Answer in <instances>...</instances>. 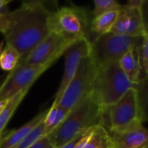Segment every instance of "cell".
<instances>
[{
	"instance_id": "obj_20",
	"label": "cell",
	"mask_w": 148,
	"mask_h": 148,
	"mask_svg": "<svg viewBox=\"0 0 148 148\" xmlns=\"http://www.w3.org/2000/svg\"><path fill=\"white\" fill-rule=\"evenodd\" d=\"M139 56V62L142 73L143 81L147 79L148 71V35H146L142 38V42L137 49Z\"/></svg>"
},
{
	"instance_id": "obj_23",
	"label": "cell",
	"mask_w": 148,
	"mask_h": 148,
	"mask_svg": "<svg viewBox=\"0 0 148 148\" xmlns=\"http://www.w3.org/2000/svg\"><path fill=\"white\" fill-rule=\"evenodd\" d=\"M112 147V144H111V140L107 141L106 143H104L102 146H101L100 147L98 148H111Z\"/></svg>"
},
{
	"instance_id": "obj_25",
	"label": "cell",
	"mask_w": 148,
	"mask_h": 148,
	"mask_svg": "<svg viewBox=\"0 0 148 148\" xmlns=\"http://www.w3.org/2000/svg\"><path fill=\"white\" fill-rule=\"evenodd\" d=\"M111 148H112V147H111Z\"/></svg>"
},
{
	"instance_id": "obj_15",
	"label": "cell",
	"mask_w": 148,
	"mask_h": 148,
	"mask_svg": "<svg viewBox=\"0 0 148 148\" xmlns=\"http://www.w3.org/2000/svg\"><path fill=\"white\" fill-rule=\"evenodd\" d=\"M69 112L64 110L58 104H52L49 110L47 111L43 124L44 135H49L56 130L66 119Z\"/></svg>"
},
{
	"instance_id": "obj_13",
	"label": "cell",
	"mask_w": 148,
	"mask_h": 148,
	"mask_svg": "<svg viewBox=\"0 0 148 148\" xmlns=\"http://www.w3.org/2000/svg\"><path fill=\"white\" fill-rule=\"evenodd\" d=\"M47 110L39 113L31 121L23 125V127L11 131L10 133L2 135L0 138V148H10L20 142L26 135H28L41 121H42L46 116Z\"/></svg>"
},
{
	"instance_id": "obj_3",
	"label": "cell",
	"mask_w": 148,
	"mask_h": 148,
	"mask_svg": "<svg viewBox=\"0 0 148 148\" xmlns=\"http://www.w3.org/2000/svg\"><path fill=\"white\" fill-rule=\"evenodd\" d=\"M121 70L119 62L97 67L92 94L104 114L131 88H136Z\"/></svg>"
},
{
	"instance_id": "obj_22",
	"label": "cell",
	"mask_w": 148,
	"mask_h": 148,
	"mask_svg": "<svg viewBox=\"0 0 148 148\" xmlns=\"http://www.w3.org/2000/svg\"><path fill=\"white\" fill-rule=\"evenodd\" d=\"M9 100H3V101H0V114L2 113V111L4 109V108L6 107L7 103H8Z\"/></svg>"
},
{
	"instance_id": "obj_18",
	"label": "cell",
	"mask_w": 148,
	"mask_h": 148,
	"mask_svg": "<svg viewBox=\"0 0 148 148\" xmlns=\"http://www.w3.org/2000/svg\"><path fill=\"white\" fill-rule=\"evenodd\" d=\"M21 59L20 55L9 45H6L0 53V68L5 71L13 70Z\"/></svg>"
},
{
	"instance_id": "obj_14",
	"label": "cell",
	"mask_w": 148,
	"mask_h": 148,
	"mask_svg": "<svg viewBox=\"0 0 148 148\" xmlns=\"http://www.w3.org/2000/svg\"><path fill=\"white\" fill-rule=\"evenodd\" d=\"M137 49L129 50L119 61L121 70L127 79L134 85H139L143 82Z\"/></svg>"
},
{
	"instance_id": "obj_10",
	"label": "cell",
	"mask_w": 148,
	"mask_h": 148,
	"mask_svg": "<svg viewBox=\"0 0 148 148\" xmlns=\"http://www.w3.org/2000/svg\"><path fill=\"white\" fill-rule=\"evenodd\" d=\"M50 65L17 64L0 86V101L10 100L19 92L30 88L35 81Z\"/></svg>"
},
{
	"instance_id": "obj_6",
	"label": "cell",
	"mask_w": 148,
	"mask_h": 148,
	"mask_svg": "<svg viewBox=\"0 0 148 148\" xmlns=\"http://www.w3.org/2000/svg\"><path fill=\"white\" fill-rule=\"evenodd\" d=\"M108 133H117L142 123L140 96L137 88H129L108 110Z\"/></svg>"
},
{
	"instance_id": "obj_11",
	"label": "cell",
	"mask_w": 148,
	"mask_h": 148,
	"mask_svg": "<svg viewBox=\"0 0 148 148\" xmlns=\"http://www.w3.org/2000/svg\"><path fill=\"white\" fill-rule=\"evenodd\" d=\"M90 50H91V42L90 40L87 38H82L75 41L65 50L63 54L65 57L63 75L60 86L56 94L53 104H58L67 86L73 79L74 75H75L81 61L84 57L90 55Z\"/></svg>"
},
{
	"instance_id": "obj_2",
	"label": "cell",
	"mask_w": 148,
	"mask_h": 148,
	"mask_svg": "<svg viewBox=\"0 0 148 148\" xmlns=\"http://www.w3.org/2000/svg\"><path fill=\"white\" fill-rule=\"evenodd\" d=\"M106 115L91 92L72 108L62 123L48 137L55 147H61L80 134L99 125L104 126Z\"/></svg>"
},
{
	"instance_id": "obj_9",
	"label": "cell",
	"mask_w": 148,
	"mask_h": 148,
	"mask_svg": "<svg viewBox=\"0 0 148 148\" xmlns=\"http://www.w3.org/2000/svg\"><path fill=\"white\" fill-rule=\"evenodd\" d=\"M146 1H130L122 5L118 11L115 23L110 32L128 36H143L147 35V23L144 17L143 4Z\"/></svg>"
},
{
	"instance_id": "obj_24",
	"label": "cell",
	"mask_w": 148,
	"mask_h": 148,
	"mask_svg": "<svg viewBox=\"0 0 148 148\" xmlns=\"http://www.w3.org/2000/svg\"><path fill=\"white\" fill-rule=\"evenodd\" d=\"M3 49V42L2 41V42H0V53H1V51H2Z\"/></svg>"
},
{
	"instance_id": "obj_4",
	"label": "cell",
	"mask_w": 148,
	"mask_h": 148,
	"mask_svg": "<svg viewBox=\"0 0 148 148\" xmlns=\"http://www.w3.org/2000/svg\"><path fill=\"white\" fill-rule=\"evenodd\" d=\"M143 36H128L112 32L97 36L90 40V56L96 67L119 62L127 52L140 47Z\"/></svg>"
},
{
	"instance_id": "obj_8",
	"label": "cell",
	"mask_w": 148,
	"mask_h": 148,
	"mask_svg": "<svg viewBox=\"0 0 148 148\" xmlns=\"http://www.w3.org/2000/svg\"><path fill=\"white\" fill-rule=\"evenodd\" d=\"M77 40L66 37L57 32L49 33L17 64L26 65H52L65 50Z\"/></svg>"
},
{
	"instance_id": "obj_17",
	"label": "cell",
	"mask_w": 148,
	"mask_h": 148,
	"mask_svg": "<svg viewBox=\"0 0 148 148\" xmlns=\"http://www.w3.org/2000/svg\"><path fill=\"white\" fill-rule=\"evenodd\" d=\"M29 89V88H26V89L19 92L18 94H16L12 98H10L9 100L6 107L4 108V109L0 114V138L3 134V131H4L8 122L10 121V118L12 117L13 114L16 110L19 104L22 102V101L25 97V95L28 93Z\"/></svg>"
},
{
	"instance_id": "obj_7",
	"label": "cell",
	"mask_w": 148,
	"mask_h": 148,
	"mask_svg": "<svg viewBox=\"0 0 148 148\" xmlns=\"http://www.w3.org/2000/svg\"><path fill=\"white\" fill-rule=\"evenodd\" d=\"M96 69L97 67L91 56L84 57L62 95L58 102L59 107L70 112L82 99L89 95L92 92Z\"/></svg>"
},
{
	"instance_id": "obj_12",
	"label": "cell",
	"mask_w": 148,
	"mask_h": 148,
	"mask_svg": "<svg viewBox=\"0 0 148 148\" xmlns=\"http://www.w3.org/2000/svg\"><path fill=\"white\" fill-rule=\"evenodd\" d=\"M108 134L112 148H148V132L142 123L121 132Z\"/></svg>"
},
{
	"instance_id": "obj_1",
	"label": "cell",
	"mask_w": 148,
	"mask_h": 148,
	"mask_svg": "<svg viewBox=\"0 0 148 148\" xmlns=\"http://www.w3.org/2000/svg\"><path fill=\"white\" fill-rule=\"evenodd\" d=\"M51 10L42 1L23 2L17 9L8 11L3 30L6 45L24 59L49 33Z\"/></svg>"
},
{
	"instance_id": "obj_16",
	"label": "cell",
	"mask_w": 148,
	"mask_h": 148,
	"mask_svg": "<svg viewBox=\"0 0 148 148\" xmlns=\"http://www.w3.org/2000/svg\"><path fill=\"white\" fill-rule=\"evenodd\" d=\"M119 10H113L94 17L90 23V32L96 34V36L110 32L115 23Z\"/></svg>"
},
{
	"instance_id": "obj_5",
	"label": "cell",
	"mask_w": 148,
	"mask_h": 148,
	"mask_svg": "<svg viewBox=\"0 0 148 148\" xmlns=\"http://www.w3.org/2000/svg\"><path fill=\"white\" fill-rule=\"evenodd\" d=\"M90 23L87 10L79 6H64L56 9L50 13L49 20L50 31L75 40L89 39Z\"/></svg>"
},
{
	"instance_id": "obj_21",
	"label": "cell",
	"mask_w": 148,
	"mask_h": 148,
	"mask_svg": "<svg viewBox=\"0 0 148 148\" xmlns=\"http://www.w3.org/2000/svg\"><path fill=\"white\" fill-rule=\"evenodd\" d=\"M28 148H56L51 143L48 135H42Z\"/></svg>"
},
{
	"instance_id": "obj_19",
	"label": "cell",
	"mask_w": 148,
	"mask_h": 148,
	"mask_svg": "<svg viewBox=\"0 0 148 148\" xmlns=\"http://www.w3.org/2000/svg\"><path fill=\"white\" fill-rule=\"evenodd\" d=\"M94 5L95 7L92 11L93 18L113 10H119L122 7L116 0H95Z\"/></svg>"
}]
</instances>
